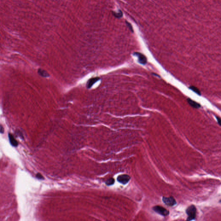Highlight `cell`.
Segmentation results:
<instances>
[{
	"mask_svg": "<svg viewBox=\"0 0 221 221\" xmlns=\"http://www.w3.org/2000/svg\"><path fill=\"white\" fill-rule=\"evenodd\" d=\"M113 15L116 18H121V17H122L123 13L121 11V10H118V12H112Z\"/></svg>",
	"mask_w": 221,
	"mask_h": 221,
	"instance_id": "cell-10",
	"label": "cell"
},
{
	"mask_svg": "<svg viewBox=\"0 0 221 221\" xmlns=\"http://www.w3.org/2000/svg\"><path fill=\"white\" fill-rule=\"evenodd\" d=\"M114 183H115V180H114V179H112V178H110L109 179H108V180H107L106 181V185H107L108 186L112 185L114 184Z\"/></svg>",
	"mask_w": 221,
	"mask_h": 221,
	"instance_id": "cell-12",
	"label": "cell"
},
{
	"mask_svg": "<svg viewBox=\"0 0 221 221\" xmlns=\"http://www.w3.org/2000/svg\"><path fill=\"white\" fill-rule=\"evenodd\" d=\"M8 138L9 139L10 143L12 146L14 147H17L18 145V142L15 139L13 135L12 134H8Z\"/></svg>",
	"mask_w": 221,
	"mask_h": 221,
	"instance_id": "cell-7",
	"label": "cell"
},
{
	"mask_svg": "<svg viewBox=\"0 0 221 221\" xmlns=\"http://www.w3.org/2000/svg\"><path fill=\"white\" fill-rule=\"evenodd\" d=\"M130 179V177L128 175H122L117 177V180L121 184H125L129 182Z\"/></svg>",
	"mask_w": 221,
	"mask_h": 221,
	"instance_id": "cell-4",
	"label": "cell"
},
{
	"mask_svg": "<svg viewBox=\"0 0 221 221\" xmlns=\"http://www.w3.org/2000/svg\"><path fill=\"white\" fill-rule=\"evenodd\" d=\"M153 210L157 213L159 214L162 216H168L169 214V211L162 206H154L153 207Z\"/></svg>",
	"mask_w": 221,
	"mask_h": 221,
	"instance_id": "cell-2",
	"label": "cell"
},
{
	"mask_svg": "<svg viewBox=\"0 0 221 221\" xmlns=\"http://www.w3.org/2000/svg\"><path fill=\"white\" fill-rule=\"evenodd\" d=\"M100 80V78L98 77H95V78H91L88 81L86 86L88 89H89L93 85V84L95 83Z\"/></svg>",
	"mask_w": 221,
	"mask_h": 221,
	"instance_id": "cell-6",
	"label": "cell"
},
{
	"mask_svg": "<svg viewBox=\"0 0 221 221\" xmlns=\"http://www.w3.org/2000/svg\"><path fill=\"white\" fill-rule=\"evenodd\" d=\"M134 55L137 57L138 58V62H139V63H141L142 64H143V65H144L147 63V58L144 54L138 52L134 53Z\"/></svg>",
	"mask_w": 221,
	"mask_h": 221,
	"instance_id": "cell-5",
	"label": "cell"
},
{
	"mask_svg": "<svg viewBox=\"0 0 221 221\" xmlns=\"http://www.w3.org/2000/svg\"><path fill=\"white\" fill-rule=\"evenodd\" d=\"M38 74L43 77H48L49 76V74L44 69L39 68L38 70Z\"/></svg>",
	"mask_w": 221,
	"mask_h": 221,
	"instance_id": "cell-9",
	"label": "cell"
},
{
	"mask_svg": "<svg viewBox=\"0 0 221 221\" xmlns=\"http://www.w3.org/2000/svg\"><path fill=\"white\" fill-rule=\"evenodd\" d=\"M189 89L193 91L195 93H197L198 95H201V93L200 90L197 87L194 86H190L189 87Z\"/></svg>",
	"mask_w": 221,
	"mask_h": 221,
	"instance_id": "cell-11",
	"label": "cell"
},
{
	"mask_svg": "<svg viewBox=\"0 0 221 221\" xmlns=\"http://www.w3.org/2000/svg\"><path fill=\"white\" fill-rule=\"evenodd\" d=\"M216 118L217 119V121H218V123L219 124V125L221 126V118L220 117H218V116H216Z\"/></svg>",
	"mask_w": 221,
	"mask_h": 221,
	"instance_id": "cell-15",
	"label": "cell"
},
{
	"mask_svg": "<svg viewBox=\"0 0 221 221\" xmlns=\"http://www.w3.org/2000/svg\"><path fill=\"white\" fill-rule=\"evenodd\" d=\"M4 132V129L2 125L0 126V133L1 134H3Z\"/></svg>",
	"mask_w": 221,
	"mask_h": 221,
	"instance_id": "cell-16",
	"label": "cell"
},
{
	"mask_svg": "<svg viewBox=\"0 0 221 221\" xmlns=\"http://www.w3.org/2000/svg\"><path fill=\"white\" fill-rule=\"evenodd\" d=\"M187 102L190 106L193 108H196V109L199 108L201 107V105L200 104L197 102H196L192 100L191 99L188 98L187 99Z\"/></svg>",
	"mask_w": 221,
	"mask_h": 221,
	"instance_id": "cell-8",
	"label": "cell"
},
{
	"mask_svg": "<svg viewBox=\"0 0 221 221\" xmlns=\"http://www.w3.org/2000/svg\"><path fill=\"white\" fill-rule=\"evenodd\" d=\"M125 22H126V26H127V27H128L129 29V30H130V31H131L132 32H134V30L133 29L132 26H131V25L130 23L126 21H125Z\"/></svg>",
	"mask_w": 221,
	"mask_h": 221,
	"instance_id": "cell-13",
	"label": "cell"
},
{
	"mask_svg": "<svg viewBox=\"0 0 221 221\" xmlns=\"http://www.w3.org/2000/svg\"><path fill=\"white\" fill-rule=\"evenodd\" d=\"M162 200L165 204L168 206H173L176 203V201L172 197H163L162 198Z\"/></svg>",
	"mask_w": 221,
	"mask_h": 221,
	"instance_id": "cell-3",
	"label": "cell"
},
{
	"mask_svg": "<svg viewBox=\"0 0 221 221\" xmlns=\"http://www.w3.org/2000/svg\"><path fill=\"white\" fill-rule=\"evenodd\" d=\"M186 213L188 214L187 221H191L195 219L196 216V208L194 205L189 206L186 210Z\"/></svg>",
	"mask_w": 221,
	"mask_h": 221,
	"instance_id": "cell-1",
	"label": "cell"
},
{
	"mask_svg": "<svg viewBox=\"0 0 221 221\" xmlns=\"http://www.w3.org/2000/svg\"><path fill=\"white\" fill-rule=\"evenodd\" d=\"M36 177L38 179H40V180H43V179H44V177L42 176V175H41V174H40V173H37L36 175Z\"/></svg>",
	"mask_w": 221,
	"mask_h": 221,
	"instance_id": "cell-14",
	"label": "cell"
}]
</instances>
